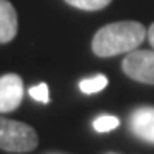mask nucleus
I'll use <instances>...</instances> for the list:
<instances>
[{
  "mask_svg": "<svg viewBox=\"0 0 154 154\" xmlns=\"http://www.w3.org/2000/svg\"><path fill=\"white\" fill-rule=\"evenodd\" d=\"M147 38V29L137 21H118L106 24L96 31L91 43L93 53L99 58H110L130 53Z\"/></svg>",
  "mask_w": 154,
  "mask_h": 154,
  "instance_id": "1",
  "label": "nucleus"
},
{
  "mask_svg": "<svg viewBox=\"0 0 154 154\" xmlns=\"http://www.w3.org/2000/svg\"><path fill=\"white\" fill-rule=\"evenodd\" d=\"M38 146V134L31 125L0 116V149L7 152H29Z\"/></svg>",
  "mask_w": 154,
  "mask_h": 154,
  "instance_id": "2",
  "label": "nucleus"
},
{
  "mask_svg": "<svg viewBox=\"0 0 154 154\" xmlns=\"http://www.w3.org/2000/svg\"><path fill=\"white\" fill-rule=\"evenodd\" d=\"M122 70L127 77L140 84L154 86V50H134L122 60Z\"/></svg>",
  "mask_w": 154,
  "mask_h": 154,
  "instance_id": "3",
  "label": "nucleus"
},
{
  "mask_svg": "<svg viewBox=\"0 0 154 154\" xmlns=\"http://www.w3.org/2000/svg\"><path fill=\"white\" fill-rule=\"evenodd\" d=\"M24 98V84L17 74L0 77V113L14 111Z\"/></svg>",
  "mask_w": 154,
  "mask_h": 154,
  "instance_id": "4",
  "label": "nucleus"
},
{
  "mask_svg": "<svg viewBox=\"0 0 154 154\" xmlns=\"http://www.w3.org/2000/svg\"><path fill=\"white\" fill-rule=\"evenodd\" d=\"M130 132L137 139L154 146V106H139L128 118Z\"/></svg>",
  "mask_w": 154,
  "mask_h": 154,
  "instance_id": "5",
  "label": "nucleus"
},
{
  "mask_svg": "<svg viewBox=\"0 0 154 154\" xmlns=\"http://www.w3.org/2000/svg\"><path fill=\"white\" fill-rule=\"evenodd\" d=\"M17 34V14L9 0H0V45L9 43Z\"/></svg>",
  "mask_w": 154,
  "mask_h": 154,
  "instance_id": "6",
  "label": "nucleus"
},
{
  "mask_svg": "<svg viewBox=\"0 0 154 154\" xmlns=\"http://www.w3.org/2000/svg\"><path fill=\"white\" fill-rule=\"evenodd\" d=\"M108 86V77H105L103 74H98L94 77H89V79H82L79 82V89L82 91L84 94H94L99 93Z\"/></svg>",
  "mask_w": 154,
  "mask_h": 154,
  "instance_id": "7",
  "label": "nucleus"
},
{
  "mask_svg": "<svg viewBox=\"0 0 154 154\" xmlns=\"http://www.w3.org/2000/svg\"><path fill=\"white\" fill-rule=\"evenodd\" d=\"M65 2L81 11H101L111 4V0H65Z\"/></svg>",
  "mask_w": 154,
  "mask_h": 154,
  "instance_id": "8",
  "label": "nucleus"
},
{
  "mask_svg": "<svg viewBox=\"0 0 154 154\" xmlns=\"http://www.w3.org/2000/svg\"><path fill=\"white\" fill-rule=\"evenodd\" d=\"M120 125V120L113 115H101L93 122V127L96 132H111Z\"/></svg>",
  "mask_w": 154,
  "mask_h": 154,
  "instance_id": "9",
  "label": "nucleus"
},
{
  "mask_svg": "<svg viewBox=\"0 0 154 154\" xmlns=\"http://www.w3.org/2000/svg\"><path fill=\"white\" fill-rule=\"evenodd\" d=\"M29 96L33 99H36V101H39V103H48L50 101V94H48V86L45 82L38 84V86H33V88L29 89Z\"/></svg>",
  "mask_w": 154,
  "mask_h": 154,
  "instance_id": "10",
  "label": "nucleus"
},
{
  "mask_svg": "<svg viewBox=\"0 0 154 154\" xmlns=\"http://www.w3.org/2000/svg\"><path fill=\"white\" fill-rule=\"evenodd\" d=\"M147 39H149V45H151L152 50H154V22L149 26V29H147Z\"/></svg>",
  "mask_w": 154,
  "mask_h": 154,
  "instance_id": "11",
  "label": "nucleus"
},
{
  "mask_svg": "<svg viewBox=\"0 0 154 154\" xmlns=\"http://www.w3.org/2000/svg\"><path fill=\"white\" fill-rule=\"evenodd\" d=\"M51 154H62V152H51Z\"/></svg>",
  "mask_w": 154,
  "mask_h": 154,
  "instance_id": "12",
  "label": "nucleus"
}]
</instances>
